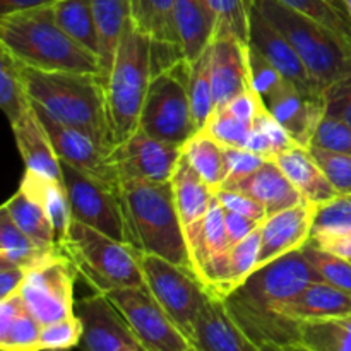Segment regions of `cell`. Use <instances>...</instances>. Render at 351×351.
Wrapping results in <instances>:
<instances>
[{
  "mask_svg": "<svg viewBox=\"0 0 351 351\" xmlns=\"http://www.w3.org/2000/svg\"><path fill=\"white\" fill-rule=\"evenodd\" d=\"M315 281H322L311 266L304 249L287 254L254 271L242 287L225 298V305L240 328L259 346H287L298 343L300 324L276 314L278 305Z\"/></svg>",
  "mask_w": 351,
  "mask_h": 351,
  "instance_id": "1",
  "label": "cell"
},
{
  "mask_svg": "<svg viewBox=\"0 0 351 351\" xmlns=\"http://www.w3.org/2000/svg\"><path fill=\"white\" fill-rule=\"evenodd\" d=\"M0 47L34 71L99 74L98 57L58 26L53 5L0 16Z\"/></svg>",
  "mask_w": 351,
  "mask_h": 351,
  "instance_id": "2",
  "label": "cell"
},
{
  "mask_svg": "<svg viewBox=\"0 0 351 351\" xmlns=\"http://www.w3.org/2000/svg\"><path fill=\"white\" fill-rule=\"evenodd\" d=\"M129 245L192 269L170 182L132 178L120 189Z\"/></svg>",
  "mask_w": 351,
  "mask_h": 351,
  "instance_id": "3",
  "label": "cell"
},
{
  "mask_svg": "<svg viewBox=\"0 0 351 351\" xmlns=\"http://www.w3.org/2000/svg\"><path fill=\"white\" fill-rule=\"evenodd\" d=\"M27 81L34 105L60 123L91 136L103 149H113L101 75L43 72L27 67Z\"/></svg>",
  "mask_w": 351,
  "mask_h": 351,
  "instance_id": "4",
  "label": "cell"
},
{
  "mask_svg": "<svg viewBox=\"0 0 351 351\" xmlns=\"http://www.w3.org/2000/svg\"><path fill=\"white\" fill-rule=\"evenodd\" d=\"M151 40L132 19L127 23L108 77L103 81L113 147L139 129L144 99L153 77Z\"/></svg>",
  "mask_w": 351,
  "mask_h": 351,
  "instance_id": "5",
  "label": "cell"
},
{
  "mask_svg": "<svg viewBox=\"0 0 351 351\" xmlns=\"http://www.w3.org/2000/svg\"><path fill=\"white\" fill-rule=\"evenodd\" d=\"M60 249L96 293L146 285L141 264L143 254L91 226L72 219Z\"/></svg>",
  "mask_w": 351,
  "mask_h": 351,
  "instance_id": "6",
  "label": "cell"
},
{
  "mask_svg": "<svg viewBox=\"0 0 351 351\" xmlns=\"http://www.w3.org/2000/svg\"><path fill=\"white\" fill-rule=\"evenodd\" d=\"M252 5L290 41L322 91L351 74V53L324 26L280 0H252Z\"/></svg>",
  "mask_w": 351,
  "mask_h": 351,
  "instance_id": "7",
  "label": "cell"
},
{
  "mask_svg": "<svg viewBox=\"0 0 351 351\" xmlns=\"http://www.w3.org/2000/svg\"><path fill=\"white\" fill-rule=\"evenodd\" d=\"M191 62L182 58L151 77L144 99L139 129L156 139L184 146L197 127L191 108Z\"/></svg>",
  "mask_w": 351,
  "mask_h": 351,
  "instance_id": "8",
  "label": "cell"
},
{
  "mask_svg": "<svg viewBox=\"0 0 351 351\" xmlns=\"http://www.w3.org/2000/svg\"><path fill=\"white\" fill-rule=\"evenodd\" d=\"M141 264L147 290L191 341L194 324L209 291L194 269L151 254H143Z\"/></svg>",
  "mask_w": 351,
  "mask_h": 351,
  "instance_id": "9",
  "label": "cell"
},
{
  "mask_svg": "<svg viewBox=\"0 0 351 351\" xmlns=\"http://www.w3.org/2000/svg\"><path fill=\"white\" fill-rule=\"evenodd\" d=\"M103 295L119 308L144 351L191 350L192 343L168 317L146 285L117 288Z\"/></svg>",
  "mask_w": 351,
  "mask_h": 351,
  "instance_id": "10",
  "label": "cell"
},
{
  "mask_svg": "<svg viewBox=\"0 0 351 351\" xmlns=\"http://www.w3.org/2000/svg\"><path fill=\"white\" fill-rule=\"evenodd\" d=\"M64 184L71 202L72 219L112 239L129 243L120 189L81 173L62 163Z\"/></svg>",
  "mask_w": 351,
  "mask_h": 351,
  "instance_id": "11",
  "label": "cell"
},
{
  "mask_svg": "<svg viewBox=\"0 0 351 351\" xmlns=\"http://www.w3.org/2000/svg\"><path fill=\"white\" fill-rule=\"evenodd\" d=\"M77 267L65 254L27 271L19 293L41 326L75 315L74 285Z\"/></svg>",
  "mask_w": 351,
  "mask_h": 351,
  "instance_id": "12",
  "label": "cell"
},
{
  "mask_svg": "<svg viewBox=\"0 0 351 351\" xmlns=\"http://www.w3.org/2000/svg\"><path fill=\"white\" fill-rule=\"evenodd\" d=\"M120 180L144 178L151 182H170L182 158V146L156 139L137 129L110 153Z\"/></svg>",
  "mask_w": 351,
  "mask_h": 351,
  "instance_id": "13",
  "label": "cell"
},
{
  "mask_svg": "<svg viewBox=\"0 0 351 351\" xmlns=\"http://www.w3.org/2000/svg\"><path fill=\"white\" fill-rule=\"evenodd\" d=\"M36 110L41 122L45 123L48 134H50V139L53 143L55 153H57L60 163L69 165L81 173L105 182L112 187H122L119 171L110 158L112 151L103 149L91 136L84 134L82 130L60 123L40 106H36Z\"/></svg>",
  "mask_w": 351,
  "mask_h": 351,
  "instance_id": "14",
  "label": "cell"
},
{
  "mask_svg": "<svg viewBox=\"0 0 351 351\" xmlns=\"http://www.w3.org/2000/svg\"><path fill=\"white\" fill-rule=\"evenodd\" d=\"M81 317L82 351H144L119 308L103 293H95L75 304Z\"/></svg>",
  "mask_w": 351,
  "mask_h": 351,
  "instance_id": "15",
  "label": "cell"
},
{
  "mask_svg": "<svg viewBox=\"0 0 351 351\" xmlns=\"http://www.w3.org/2000/svg\"><path fill=\"white\" fill-rule=\"evenodd\" d=\"M261 101L288 130L295 143L304 147H311L315 129L322 117L328 113L324 95H307L288 79H285Z\"/></svg>",
  "mask_w": 351,
  "mask_h": 351,
  "instance_id": "16",
  "label": "cell"
},
{
  "mask_svg": "<svg viewBox=\"0 0 351 351\" xmlns=\"http://www.w3.org/2000/svg\"><path fill=\"white\" fill-rule=\"evenodd\" d=\"M249 45L304 93L312 96L324 95L319 82L315 81L290 41L254 5L250 10Z\"/></svg>",
  "mask_w": 351,
  "mask_h": 351,
  "instance_id": "17",
  "label": "cell"
},
{
  "mask_svg": "<svg viewBox=\"0 0 351 351\" xmlns=\"http://www.w3.org/2000/svg\"><path fill=\"white\" fill-rule=\"evenodd\" d=\"M315 204L302 202L293 208L266 216L261 225V249L256 271L266 264L304 249L312 237Z\"/></svg>",
  "mask_w": 351,
  "mask_h": 351,
  "instance_id": "18",
  "label": "cell"
},
{
  "mask_svg": "<svg viewBox=\"0 0 351 351\" xmlns=\"http://www.w3.org/2000/svg\"><path fill=\"white\" fill-rule=\"evenodd\" d=\"M211 77L215 108L250 89L249 45L232 34H215L211 41Z\"/></svg>",
  "mask_w": 351,
  "mask_h": 351,
  "instance_id": "19",
  "label": "cell"
},
{
  "mask_svg": "<svg viewBox=\"0 0 351 351\" xmlns=\"http://www.w3.org/2000/svg\"><path fill=\"white\" fill-rule=\"evenodd\" d=\"M259 249L261 226L242 242L213 257L197 273L209 295L225 300L230 293L242 287L247 278L256 271Z\"/></svg>",
  "mask_w": 351,
  "mask_h": 351,
  "instance_id": "20",
  "label": "cell"
},
{
  "mask_svg": "<svg viewBox=\"0 0 351 351\" xmlns=\"http://www.w3.org/2000/svg\"><path fill=\"white\" fill-rule=\"evenodd\" d=\"M191 343L199 351H263L232 317L225 302L213 295L199 312Z\"/></svg>",
  "mask_w": 351,
  "mask_h": 351,
  "instance_id": "21",
  "label": "cell"
},
{
  "mask_svg": "<svg viewBox=\"0 0 351 351\" xmlns=\"http://www.w3.org/2000/svg\"><path fill=\"white\" fill-rule=\"evenodd\" d=\"M276 314L291 322L326 321L351 315V291L336 288L326 281H315L291 300L278 305Z\"/></svg>",
  "mask_w": 351,
  "mask_h": 351,
  "instance_id": "22",
  "label": "cell"
},
{
  "mask_svg": "<svg viewBox=\"0 0 351 351\" xmlns=\"http://www.w3.org/2000/svg\"><path fill=\"white\" fill-rule=\"evenodd\" d=\"M10 129L16 137L17 149H19L26 170L43 175L51 180H64L62 163L55 153L50 134L38 115L36 106H33Z\"/></svg>",
  "mask_w": 351,
  "mask_h": 351,
  "instance_id": "23",
  "label": "cell"
},
{
  "mask_svg": "<svg viewBox=\"0 0 351 351\" xmlns=\"http://www.w3.org/2000/svg\"><path fill=\"white\" fill-rule=\"evenodd\" d=\"M230 191H239L252 197L266 209L267 216L307 202L274 161H266L245 180L230 187Z\"/></svg>",
  "mask_w": 351,
  "mask_h": 351,
  "instance_id": "24",
  "label": "cell"
},
{
  "mask_svg": "<svg viewBox=\"0 0 351 351\" xmlns=\"http://www.w3.org/2000/svg\"><path fill=\"white\" fill-rule=\"evenodd\" d=\"M288 180L295 185L304 199L311 204H324L338 197V191L321 170L317 161L312 156L311 149L304 146H293L281 153L274 160Z\"/></svg>",
  "mask_w": 351,
  "mask_h": 351,
  "instance_id": "25",
  "label": "cell"
},
{
  "mask_svg": "<svg viewBox=\"0 0 351 351\" xmlns=\"http://www.w3.org/2000/svg\"><path fill=\"white\" fill-rule=\"evenodd\" d=\"M185 242L192 269L197 274L213 257L225 252L230 247L228 233L225 225V208L216 199L211 209L197 221L184 226Z\"/></svg>",
  "mask_w": 351,
  "mask_h": 351,
  "instance_id": "26",
  "label": "cell"
},
{
  "mask_svg": "<svg viewBox=\"0 0 351 351\" xmlns=\"http://www.w3.org/2000/svg\"><path fill=\"white\" fill-rule=\"evenodd\" d=\"M173 19L184 57L194 62L215 38V14L208 0H175Z\"/></svg>",
  "mask_w": 351,
  "mask_h": 351,
  "instance_id": "27",
  "label": "cell"
},
{
  "mask_svg": "<svg viewBox=\"0 0 351 351\" xmlns=\"http://www.w3.org/2000/svg\"><path fill=\"white\" fill-rule=\"evenodd\" d=\"M41 328L21 293L0 300V350L41 351Z\"/></svg>",
  "mask_w": 351,
  "mask_h": 351,
  "instance_id": "28",
  "label": "cell"
},
{
  "mask_svg": "<svg viewBox=\"0 0 351 351\" xmlns=\"http://www.w3.org/2000/svg\"><path fill=\"white\" fill-rule=\"evenodd\" d=\"M170 184L171 191H173L175 206H177L178 216H180L184 226L201 219L216 201V192L192 168L184 154L171 175Z\"/></svg>",
  "mask_w": 351,
  "mask_h": 351,
  "instance_id": "29",
  "label": "cell"
},
{
  "mask_svg": "<svg viewBox=\"0 0 351 351\" xmlns=\"http://www.w3.org/2000/svg\"><path fill=\"white\" fill-rule=\"evenodd\" d=\"M98 33L99 75L105 81L112 71L120 40L130 21V0H91Z\"/></svg>",
  "mask_w": 351,
  "mask_h": 351,
  "instance_id": "30",
  "label": "cell"
},
{
  "mask_svg": "<svg viewBox=\"0 0 351 351\" xmlns=\"http://www.w3.org/2000/svg\"><path fill=\"white\" fill-rule=\"evenodd\" d=\"M60 247H43L26 235L5 209H0V259L31 271L62 256Z\"/></svg>",
  "mask_w": 351,
  "mask_h": 351,
  "instance_id": "31",
  "label": "cell"
},
{
  "mask_svg": "<svg viewBox=\"0 0 351 351\" xmlns=\"http://www.w3.org/2000/svg\"><path fill=\"white\" fill-rule=\"evenodd\" d=\"M2 209L9 213L12 221L34 242L43 247H58L57 233L47 208L33 191L19 185V191L2 206Z\"/></svg>",
  "mask_w": 351,
  "mask_h": 351,
  "instance_id": "32",
  "label": "cell"
},
{
  "mask_svg": "<svg viewBox=\"0 0 351 351\" xmlns=\"http://www.w3.org/2000/svg\"><path fill=\"white\" fill-rule=\"evenodd\" d=\"M0 106L12 127L34 106L29 95L27 67L0 47Z\"/></svg>",
  "mask_w": 351,
  "mask_h": 351,
  "instance_id": "33",
  "label": "cell"
},
{
  "mask_svg": "<svg viewBox=\"0 0 351 351\" xmlns=\"http://www.w3.org/2000/svg\"><path fill=\"white\" fill-rule=\"evenodd\" d=\"M182 154L213 191L218 192L223 187L228 175L226 147L223 144L199 130L182 146Z\"/></svg>",
  "mask_w": 351,
  "mask_h": 351,
  "instance_id": "34",
  "label": "cell"
},
{
  "mask_svg": "<svg viewBox=\"0 0 351 351\" xmlns=\"http://www.w3.org/2000/svg\"><path fill=\"white\" fill-rule=\"evenodd\" d=\"M21 185L33 191L40 197V201L43 202L51 219V225L55 228V233H57L58 247H62V243L67 240L69 230H71L72 225L71 202H69V194L64 180H51V178L34 173L31 170H24Z\"/></svg>",
  "mask_w": 351,
  "mask_h": 351,
  "instance_id": "35",
  "label": "cell"
},
{
  "mask_svg": "<svg viewBox=\"0 0 351 351\" xmlns=\"http://www.w3.org/2000/svg\"><path fill=\"white\" fill-rule=\"evenodd\" d=\"M175 0H130V19L139 31L161 43L180 45L173 19Z\"/></svg>",
  "mask_w": 351,
  "mask_h": 351,
  "instance_id": "36",
  "label": "cell"
},
{
  "mask_svg": "<svg viewBox=\"0 0 351 351\" xmlns=\"http://www.w3.org/2000/svg\"><path fill=\"white\" fill-rule=\"evenodd\" d=\"M53 12L58 26L98 57L99 43L91 0H60L53 5Z\"/></svg>",
  "mask_w": 351,
  "mask_h": 351,
  "instance_id": "37",
  "label": "cell"
},
{
  "mask_svg": "<svg viewBox=\"0 0 351 351\" xmlns=\"http://www.w3.org/2000/svg\"><path fill=\"white\" fill-rule=\"evenodd\" d=\"M331 31L351 53V17L343 0H280Z\"/></svg>",
  "mask_w": 351,
  "mask_h": 351,
  "instance_id": "38",
  "label": "cell"
},
{
  "mask_svg": "<svg viewBox=\"0 0 351 351\" xmlns=\"http://www.w3.org/2000/svg\"><path fill=\"white\" fill-rule=\"evenodd\" d=\"M189 95H191V108L197 132L208 123L209 117L215 112V95H213L211 77V45L191 62V82H189Z\"/></svg>",
  "mask_w": 351,
  "mask_h": 351,
  "instance_id": "39",
  "label": "cell"
},
{
  "mask_svg": "<svg viewBox=\"0 0 351 351\" xmlns=\"http://www.w3.org/2000/svg\"><path fill=\"white\" fill-rule=\"evenodd\" d=\"M314 351H351V329L338 319L300 322V339Z\"/></svg>",
  "mask_w": 351,
  "mask_h": 351,
  "instance_id": "40",
  "label": "cell"
},
{
  "mask_svg": "<svg viewBox=\"0 0 351 351\" xmlns=\"http://www.w3.org/2000/svg\"><path fill=\"white\" fill-rule=\"evenodd\" d=\"M216 19L215 34H232L249 45L252 0H208Z\"/></svg>",
  "mask_w": 351,
  "mask_h": 351,
  "instance_id": "41",
  "label": "cell"
},
{
  "mask_svg": "<svg viewBox=\"0 0 351 351\" xmlns=\"http://www.w3.org/2000/svg\"><path fill=\"white\" fill-rule=\"evenodd\" d=\"M252 127V123L239 119L226 106H219L215 108L202 130L225 147H245Z\"/></svg>",
  "mask_w": 351,
  "mask_h": 351,
  "instance_id": "42",
  "label": "cell"
},
{
  "mask_svg": "<svg viewBox=\"0 0 351 351\" xmlns=\"http://www.w3.org/2000/svg\"><path fill=\"white\" fill-rule=\"evenodd\" d=\"M304 254L311 266L314 267L322 278V281L341 288L345 291H351V261L341 256L328 252L324 249L307 243L304 247Z\"/></svg>",
  "mask_w": 351,
  "mask_h": 351,
  "instance_id": "43",
  "label": "cell"
},
{
  "mask_svg": "<svg viewBox=\"0 0 351 351\" xmlns=\"http://www.w3.org/2000/svg\"><path fill=\"white\" fill-rule=\"evenodd\" d=\"M351 232V195H338L332 201L315 206L312 237L343 235Z\"/></svg>",
  "mask_w": 351,
  "mask_h": 351,
  "instance_id": "44",
  "label": "cell"
},
{
  "mask_svg": "<svg viewBox=\"0 0 351 351\" xmlns=\"http://www.w3.org/2000/svg\"><path fill=\"white\" fill-rule=\"evenodd\" d=\"M311 147H319L331 153L351 154V127L339 117L326 113L315 129Z\"/></svg>",
  "mask_w": 351,
  "mask_h": 351,
  "instance_id": "45",
  "label": "cell"
},
{
  "mask_svg": "<svg viewBox=\"0 0 351 351\" xmlns=\"http://www.w3.org/2000/svg\"><path fill=\"white\" fill-rule=\"evenodd\" d=\"M82 332H84V326L77 314L43 326L40 339L41 351H65L74 348L81 345Z\"/></svg>",
  "mask_w": 351,
  "mask_h": 351,
  "instance_id": "46",
  "label": "cell"
},
{
  "mask_svg": "<svg viewBox=\"0 0 351 351\" xmlns=\"http://www.w3.org/2000/svg\"><path fill=\"white\" fill-rule=\"evenodd\" d=\"M308 149L338 194L351 195V154L331 153L319 147H308Z\"/></svg>",
  "mask_w": 351,
  "mask_h": 351,
  "instance_id": "47",
  "label": "cell"
},
{
  "mask_svg": "<svg viewBox=\"0 0 351 351\" xmlns=\"http://www.w3.org/2000/svg\"><path fill=\"white\" fill-rule=\"evenodd\" d=\"M267 160L259 154L245 149V147H226V163H228V175L221 189L233 187L239 182L245 180L249 175L259 170Z\"/></svg>",
  "mask_w": 351,
  "mask_h": 351,
  "instance_id": "48",
  "label": "cell"
},
{
  "mask_svg": "<svg viewBox=\"0 0 351 351\" xmlns=\"http://www.w3.org/2000/svg\"><path fill=\"white\" fill-rule=\"evenodd\" d=\"M216 199H218L219 204L225 209L233 213H239V215L247 216V218L257 219V221H264L266 218V209L259 204L257 201H254L252 197H249L247 194H242L239 191H230V189H219L216 192Z\"/></svg>",
  "mask_w": 351,
  "mask_h": 351,
  "instance_id": "49",
  "label": "cell"
},
{
  "mask_svg": "<svg viewBox=\"0 0 351 351\" xmlns=\"http://www.w3.org/2000/svg\"><path fill=\"white\" fill-rule=\"evenodd\" d=\"M326 112L339 117L351 127V74L324 91Z\"/></svg>",
  "mask_w": 351,
  "mask_h": 351,
  "instance_id": "50",
  "label": "cell"
},
{
  "mask_svg": "<svg viewBox=\"0 0 351 351\" xmlns=\"http://www.w3.org/2000/svg\"><path fill=\"white\" fill-rule=\"evenodd\" d=\"M225 225L226 233H228L230 245H235V243L247 239L250 233L256 232V230L263 225V221H257V219L247 218V216L239 215V213L225 209Z\"/></svg>",
  "mask_w": 351,
  "mask_h": 351,
  "instance_id": "51",
  "label": "cell"
},
{
  "mask_svg": "<svg viewBox=\"0 0 351 351\" xmlns=\"http://www.w3.org/2000/svg\"><path fill=\"white\" fill-rule=\"evenodd\" d=\"M26 276L27 269L0 259V300L9 298L14 293H19Z\"/></svg>",
  "mask_w": 351,
  "mask_h": 351,
  "instance_id": "52",
  "label": "cell"
},
{
  "mask_svg": "<svg viewBox=\"0 0 351 351\" xmlns=\"http://www.w3.org/2000/svg\"><path fill=\"white\" fill-rule=\"evenodd\" d=\"M308 243L336 254V256L345 257V259H351V232L343 233V235L314 237V239L308 240Z\"/></svg>",
  "mask_w": 351,
  "mask_h": 351,
  "instance_id": "53",
  "label": "cell"
},
{
  "mask_svg": "<svg viewBox=\"0 0 351 351\" xmlns=\"http://www.w3.org/2000/svg\"><path fill=\"white\" fill-rule=\"evenodd\" d=\"M57 2H60V0H0V16L21 12V10L40 9V7H50Z\"/></svg>",
  "mask_w": 351,
  "mask_h": 351,
  "instance_id": "54",
  "label": "cell"
},
{
  "mask_svg": "<svg viewBox=\"0 0 351 351\" xmlns=\"http://www.w3.org/2000/svg\"><path fill=\"white\" fill-rule=\"evenodd\" d=\"M283 351H314L311 348H307V346H304L302 343H291V345H287V346H280Z\"/></svg>",
  "mask_w": 351,
  "mask_h": 351,
  "instance_id": "55",
  "label": "cell"
},
{
  "mask_svg": "<svg viewBox=\"0 0 351 351\" xmlns=\"http://www.w3.org/2000/svg\"><path fill=\"white\" fill-rule=\"evenodd\" d=\"M339 322H343V324L346 326V328H350L351 329V315H346V317H343V319H338Z\"/></svg>",
  "mask_w": 351,
  "mask_h": 351,
  "instance_id": "56",
  "label": "cell"
},
{
  "mask_svg": "<svg viewBox=\"0 0 351 351\" xmlns=\"http://www.w3.org/2000/svg\"><path fill=\"white\" fill-rule=\"evenodd\" d=\"M263 351H283L280 346H274V345H266L263 346Z\"/></svg>",
  "mask_w": 351,
  "mask_h": 351,
  "instance_id": "57",
  "label": "cell"
},
{
  "mask_svg": "<svg viewBox=\"0 0 351 351\" xmlns=\"http://www.w3.org/2000/svg\"><path fill=\"white\" fill-rule=\"evenodd\" d=\"M343 3H345L346 10H348V14H350V17H351V0H343Z\"/></svg>",
  "mask_w": 351,
  "mask_h": 351,
  "instance_id": "58",
  "label": "cell"
},
{
  "mask_svg": "<svg viewBox=\"0 0 351 351\" xmlns=\"http://www.w3.org/2000/svg\"><path fill=\"white\" fill-rule=\"evenodd\" d=\"M189 351H199V350L194 348V346H191V350H189Z\"/></svg>",
  "mask_w": 351,
  "mask_h": 351,
  "instance_id": "59",
  "label": "cell"
},
{
  "mask_svg": "<svg viewBox=\"0 0 351 351\" xmlns=\"http://www.w3.org/2000/svg\"><path fill=\"white\" fill-rule=\"evenodd\" d=\"M350 261H351V259H350Z\"/></svg>",
  "mask_w": 351,
  "mask_h": 351,
  "instance_id": "60",
  "label": "cell"
}]
</instances>
